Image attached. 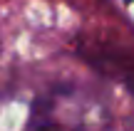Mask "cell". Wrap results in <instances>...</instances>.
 Returning <instances> with one entry per match:
<instances>
[{"mask_svg": "<svg viewBox=\"0 0 134 131\" xmlns=\"http://www.w3.org/2000/svg\"><path fill=\"white\" fill-rule=\"evenodd\" d=\"M25 131H104V119L82 94L60 92L40 99Z\"/></svg>", "mask_w": 134, "mask_h": 131, "instance_id": "cell-1", "label": "cell"}]
</instances>
